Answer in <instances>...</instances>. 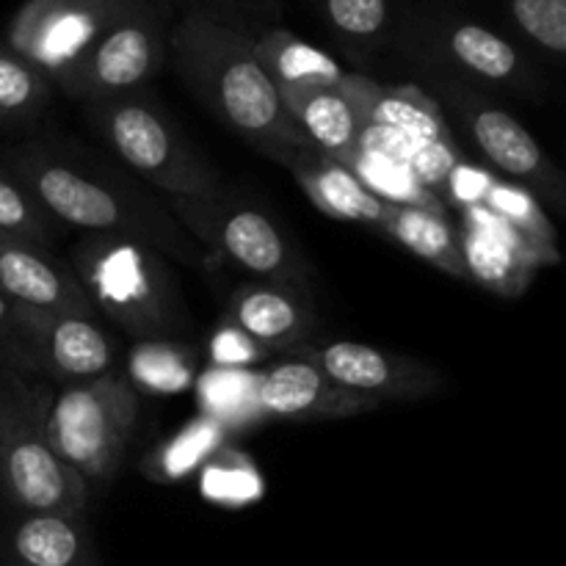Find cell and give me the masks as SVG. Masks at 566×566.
Here are the masks:
<instances>
[{"instance_id": "484cf974", "label": "cell", "mask_w": 566, "mask_h": 566, "mask_svg": "<svg viewBox=\"0 0 566 566\" xmlns=\"http://www.w3.org/2000/svg\"><path fill=\"white\" fill-rule=\"evenodd\" d=\"M0 232L39 243L44 249H55V243L66 235V227L44 213L42 205L3 164H0Z\"/></svg>"}, {"instance_id": "4316f807", "label": "cell", "mask_w": 566, "mask_h": 566, "mask_svg": "<svg viewBox=\"0 0 566 566\" xmlns=\"http://www.w3.org/2000/svg\"><path fill=\"white\" fill-rule=\"evenodd\" d=\"M481 205L490 208L492 213L501 216L509 227L520 232V235L528 238L531 243H536L539 249H545L547 254L558 258L556 252V235H553V227L547 224V216L542 213L539 205L534 202L528 191L514 186H492L486 197H481Z\"/></svg>"}, {"instance_id": "8fae6325", "label": "cell", "mask_w": 566, "mask_h": 566, "mask_svg": "<svg viewBox=\"0 0 566 566\" xmlns=\"http://www.w3.org/2000/svg\"><path fill=\"white\" fill-rule=\"evenodd\" d=\"M169 31L164 6L158 0H144L94 42L81 64L64 77L59 92L81 105L142 92L164 70Z\"/></svg>"}, {"instance_id": "ac0fdd59", "label": "cell", "mask_w": 566, "mask_h": 566, "mask_svg": "<svg viewBox=\"0 0 566 566\" xmlns=\"http://www.w3.org/2000/svg\"><path fill=\"white\" fill-rule=\"evenodd\" d=\"M227 321L265 352H293L313 335L318 313L302 282L252 280L232 293Z\"/></svg>"}, {"instance_id": "7402d4cb", "label": "cell", "mask_w": 566, "mask_h": 566, "mask_svg": "<svg viewBox=\"0 0 566 566\" xmlns=\"http://www.w3.org/2000/svg\"><path fill=\"white\" fill-rule=\"evenodd\" d=\"M379 235L390 238L392 243L403 247L415 258L426 260L434 269L459 276V280H468L459 230L440 210L387 202Z\"/></svg>"}, {"instance_id": "83f0119b", "label": "cell", "mask_w": 566, "mask_h": 566, "mask_svg": "<svg viewBox=\"0 0 566 566\" xmlns=\"http://www.w3.org/2000/svg\"><path fill=\"white\" fill-rule=\"evenodd\" d=\"M506 11L525 39L553 55L566 53V0H506Z\"/></svg>"}, {"instance_id": "603a6c76", "label": "cell", "mask_w": 566, "mask_h": 566, "mask_svg": "<svg viewBox=\"0 0 566 566\" xmlns=\"http://www.w3.org/2000/svg\"><path fill=\"white\" fill-rule=\"evenodd\" d=\"M252 42L260 64L276 83V88L335 86L348 75L329 53L313 48L287 28H269L260 36H252Z\"/></svg>"}, {"instance_id": "6da1fadb", "label": "cell", "mask_w": 566, "mask_h": 566, "mask_svg": "<svg viewBox=\"0 0 566 566\" xmlns=\"http://www.w3.org/2000/svg\"><path fill=\"white\" fill-rule=\"evenodd\" d=\"M0 164L66 230L142 243L191 269L208 265V252L177 224L164 197H149L138 177L94 149L61 138H28L0 149Z\"/></svg>"}, {"instance_id": "f546056e", "label": "cell", "mask_w": 566, "mask_h": 566, "mask_svg": "<svg viewBox=\"0 0 566 566\" xmlns=\"http://www.w3.org/2000/svg\"><path fill=\"white\" fill-rule=\"evenodd\" d=\"M210 3H221V6H247V3H254V0H210Z\"/></svg>"}, {"instance_id": "e0dca14e", "label": "cell", "mask_w": 566, "mask_h": 566, "mask_svg": "<svg viewBox=\"0 0 566 566\" xmlns=\"http://www.w3.org/2000/svg\"><path fill=\"white\" fill-rule=\"evenodd\" d=\"M459 241H462L468 280H475L503 296L523 293L536 265L558 260L520 235L514 227H509L501 216H495L481 202L464 210Z\"/></svg>"}, {"instance_id": "4fadbf2b", "label": "cell", "mask_w": 566, "mask_h": 566, "mask_svg": "<svg viewBox=\"0 0 566 566\" xmlns=\"http://www.w3.org/2000/svg\"><path fill=\"white\" fill-rule=\"evenodd\" d=\"M291 354L329 376L335 385L370 398L381 407L385 401H423L442 390L440 370L409 354L385 352L354 340L298 343Z\"/></svg>"}, {"instance_id": "d6986e66", "label": "cell", "mask_w": 566, "mask_h": 566, "mask_svg": "<svg viewBox=\"0 0 566 566\" xmlns=\"http://www.w3.org/2000/svg\"><path fill=\"white\" fill-rule=\"evenodd\" d=\"M287 116L315 153L348 166L363 147V122L346 88V77L335 86L280 88Z\"/></svg>"}, {"instance_id": "30bf717a", "label": "cell", "mask_w": 566, "mask_h": 566, "mask_svg": "<svg viewBox=\"0 0 566 566\" xmlns=\"http://www.w3.org/2000/svg\"><path fill=\"white\" fill-rule=\"evenodd\" d=\"M429 86L434 88L442 108L451 111L475 147L486 160L495 166L509 180L520 182L528 193L551 202L556 210H564L566 180L558 166L547 158L545 149L536 144L528 127L520 125L506 108L486 97L479 86L457 81L446 75H426Z\"/></svg>"}, {"instance_id": "44dd1931", "label": "cell", "mask_w": 566, "mask_h": 566, "mask_svg": "<svg viewBox=\"0 0 566 566\" xmlns=\"http://www.w3.org/2000/svg\"><path fill=\"white\" fill-rule=\"evenodd\" d=\"M6 566H103L86 517L20 514L6 539Z\"/></svg>"}, {"instance_id": "2e32d148", "label": "cell", "mask_w": 566, "mask_h": 566, "mask_svg": "<svg viewBox=\"0 0 566 566\" xmlns=\"http://www.w3.org/2000/svg\"><path fill=\"white\" fill-rule=\"evenodd\" d=\"M254 403L265 418L291 420V423L346 420L379 407L370 398L335 385L329 376L296 354L260 376L254 387Z\"/></svg>"}, {"instance_id": "ba28073f", "label": "cell", "mask_w": 566, "mask_h": 566, "mask_svg": "<svg viewBox=\"0 0 566 566\" xmlns=\"http://www.w3.org/2000/svg\"><path fill=\"white\" fill-rule=\"evenodd\" d=\"M403 55L426 75L534 97L542 88L531 61L492 28L446 9H415L398 25Z\"/></svg>"}, {"instance_id": "5bb4252c", "label": "cell", "mask_w": 566, "mask_h": 566, "mask_svg": "<svg viewBox=\"0 0 566 566\" xmlns=\"http://www.w3.org/2000/svg\"><path fill=\"white\" fill-rule=\"evenodd\" d=\"M14 315L39 379L72 387L114 370V343L94 318L17 307Z\"/></svg>"}, {"instance_id": "7a4b0ae2", "label": "cell", "mask_w": 566, "mask_h": 566, "mask_svg": "<svg viewBox=\"0 0 566 566\" xmlns=\"http://www.w3.org/2000/svg\"><path fill=\"white\" fill-rule=\"evenodd\" d=\"M169 53L193 97L249 147L287 169L310 147L247 31L188 14L169 31Z\"/></svg>"}, {"instance_id": "277c9868", "label": "cell", "mask_w": 566, "mask_h": 566, "mask_svg": "<svg viewBox=\"0 0 566 566\" xmlns=\"http://www.w3.org/2000/svg\"><path fill=\"white\" fill-rule=\"evenodd\" d=\"M70 269L88 302L138 340H169L188 324L169 260L142 243L83 235L70 249Z\"/></svg>"}, {"instance_id": "3957f363", "label": "cell", "mask_w": 566, "mask_h": 566, "mask_svg": "<svg viewBox=\"0 0 566 566\" xmlns=\"http://www.w3.org/2000/svg\"><path fill=\"white\" fill-rule=\"evenodd\" d=\"M50 381L0 368V492L17 514L86 517L88 484L72 473L48 440Z\"/></svg>"}, {"instance_id": "f1b7e54d", "label": "cell", "mask_w": 566, "mask_h": 566, "mask_svg": "<svg viewBox=\"0 0 566 566\" xmlns=\"http://www.w3.org/2000/svg\"><path fill=\"white\" fill-rule=\"evenodd\" d=\"M0 368L22 376V379L39 381L36 365H33L31 352H28L20 324H17L14 307L6 302L3 293H0Z\"/></svg>"}, {"instance_id": "8992f818", "label": "cell", "mask_w": 566, "mask_h": 566, "mask_svg": "<svg viewBox=\"0 0 566 566\" xmlns=\"http://www.w3.org/2000/svg\"><path fill=\"white\" fill-rule=\"evenodd\" d=\"M177 224L221 263L254 280L307 282L313 265L280 221L224 182L199 197H164Z\"/></svg>"}, {"instance_id": "5b68a950", "label": "cell", "mask_w": 566, "mask_h": 566, "mask_svg": "<svg viewBox=\"0 0 566 566\" xmlns=\"http://www.w3.org/2000/svg\"><path fill=\"white\" fill-rule=\"evenodd\" d=\"M83 122L116 164L164 197H199L221 182L216 166L147 92L83 103Z\"/></svg>"}, {"instance_id": "cb8c5ba5", "label": "cell", "mask_w": 566, "mask_h": 566, "mask_svg": "<svg viewBox=\"0 0 566 566\" xmlns=\"http://www.w3.org/2000/svg\"><path fill=\"white\" fill-rule=\"evenodd\" d=\"M315 6L332 36L354 59L374 55L392 36L396 25L392 0H315Z\"/></svg>"}, {"instance_id": "52a82bcc", "label": "cell", "mask_w": 566, "mask_h": 566, "mask_svg": "<svg viewBox=\"0 0 566 566\" xmlns=\"http://www.w3.org/2000/svg\"><path fill=\"white\" fill-rule=\"evenodd\" d=\"M346 88L363 122V147L398 160L440 202L457 171V144L440 105L415 86H379L346 75Z\"/></svg>"}, {"instance_id": "ffe728a7", "label": "cell", "mask_w": 566, "mask_h": 566, "mask_svg": "<svg viewBox=\"0 0 566 566\" xmlns=\"http://www.w3.org/2000/svg\"><path fill=\"white\" fill-rule=\"evenodd\" d=\"M287 171L296 177L310 202L324 216L379 232L387 202L379 193L370 191L348 166L307 149L287 166Z\"/></svg>"}, {"instance_id": "d4e9b609", "label": "cell", "mask_w": 566, "mask_h": 566, "mask_svg": "<svg viewBox=\"0 0 566 566\" xmlns=\"http://www.w3.org/2000/svg\"><path fill=\"white\" fill-rule=\"evenodd\" d=\"M53 83L20 53L0 42V130L36 125L50 108Z\"/></svg>"}, {"instance_id": "9a60e30c", "label": "cell", "mask_w": 566, "mask_h": 566, "mask_svg": "<svg viewBox=\"0 0 566 566\" xmlns=\"http://www.w3.org/2000/svg\"><path fill=\"white\" fill-rule=\"evenodd\" d=\"M0 293L17 310L97 318L66 260L9 232H0Z\"/></svg>"}, {"instance_id": "7c38bea8", "label": "cell", "mask_w": 566, "mask_h": 566, "mask_svg": "<svg viewBox=\"0 0 566 566\" xmlns=\"http://www.w3.org/2000/svg\"><path fill=\"white\" fill-rule=\"evenodd\" d=\"M138 3L144 0H25L3 42L59 88L94 42Z\"/></svg>"}, {"instance_id": "9c48e42d", "label": "cell", "mask_w": 566, "mask_h": 566, "mask_svg": "<svg viewBox=\"0 0 566 566\" xmlns=\"http://www.w3.org/2000/svg\"><path fill=\"white\" fill-rule=\"evenodd\" d=\"M138 412L136 387L116 370L55 390L48 412L50 448L88 486L108 484L130 446Z\"/></svg>"}]
</instances>
